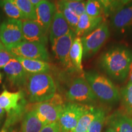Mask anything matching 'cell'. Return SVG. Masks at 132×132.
I'll list each match as a JSON object with an SVG mask.
<instances>
[{
    "instance_id": "5bb4252c",
    "label": "cell",
    "mask_w": 132,
    "mask_h": 132,
    "mask_svg": "<svg viewBox=\"0 0 132 132\" xmlns=\"http://www.w3.org/2000/svg\"><path fill=\"white\" fill-rule=\"evenodd\" d=\"M36 8L37 15L36 21L42 27L43 30L48 34L54 15L57 11L56 4L49 1L42 0Z\"/></svg>"
},
{
    "instance_id": "9c48e42d",
    "label": "cell",
    "mask_w": 132,
    "mask_h": 132,
    "mask_svg": "<svg viewBox=\"0 0 132 132\" xmlns=\"http://www.w3.org/2000/svg\"><path fill=\"white\" fill-rule=\"evenodd\" d=\"M65 97L70 102L81 104L93 103L97 100L85 77L74 80L66 92Z\"/></svg>"
},
{
    "instance_id": "52a82bcc",
    "label": "cell",
    "mask_w": 132,
    "mask_h": 132,
    "mask_svg": "<svg viewBox=\"0 0 132 132\" xmlns=\"http://www.w3.org/2000/svg\"><path fill=\"white\" fill-rule=\"evenodd\" d=\"M92 106L69 102L64 104L58 122L61 130L68 132L73 131L80 119Z\"/></svg>"
},
{
    "instance_id": "7c38bea8",
    "label": "cell",
    "mask_w": 132,
    "mask_h": 132,
    "mask_svg": "<svg viewBox=\"0 0 132 132\" xmlns=\"http://www.w3.org/2000/svg\"><path fill=\"white\" fill-rule=\"evenodd\" d=\"M110 24L119 34H124L132 28V1H126L110 15Z\"/></svg>"
},
{
    "instance_id": "603a6c76",
    "label": "cell",
    "mask_w": 132,
    "mask_h": 132,
    "mask_svg": "<svg viewBox=\"0 0 132 132\" xmlns=\"http://www.w3.org/2000/svg\"><path fill=\"white\" fill-rule=\"evenodd\" d=\"M97 109L91 106L80 119L73 132H87L90 123L94 119L97 113Z\"/></svg>"
},
{
    "instance_id": "f35d334b",
    "label": "cell",
    "mask_w": 132,
    "mask_h": 132,
    "mask_svg": "<svg viewBox=\"0 0 132 132\" xmlns=\"http://www.w3.org/2000/svg\"><path fill=\"white\" fill-rule=\"evenodd\" d=\"M4 45H3V44H2V43H1V42H0V50H1V48H2L4 47Z\"/></svg>"
},
{
    "instance_id": "cb8c5ba5",
    "label": "cell",
    "mask_w": 132,
    "mask_h": 132,
    "mask_svg": "<svg viewBox=\"0 0 132 132\" xmlns=\"http://www.w3.org/2000/svg\"><path fill=\"white\" fill-rule=\"evenodd\" d=\"M0 7L2 8L10 19L20 20L21 21L25 20L20 10L13 3L12 0L0 1Z\"/></svg>"
},
{
    "instance_id": "d6986e66",
    "label": "cell",
    "mask_w": 132,
    "mask_h": 132,
    "mask_svg": "<svg viewBox=\"0 0 132 132\" xmlns=\"http://www.w3.org/2000/svg\"><path fill=\"white\" fill-rule=\"evenodd\" d=\"M44 126L32 108L27 110L23 117L20 132H40Z\"/></svg>"
},
{
    "instance_id": "30bf717a",
    "label": "cell",
    "mask_w": 132,
    "mask_h": 132,
    "mask_svg": "<svg viewBox=\"0 0 132 132\" xmlns=\"http://www.w3.org/2000/svg\"><path fill=\"white\" fill-rule=\"evenodd\" d=\"M0 40L7 49L23 41L22 21L8 19L3 21L0 25Z\"/></svg>"
},
{
    "instance_id": "8d00e7d4",
    "label": "cell",
    "mask_w": 132,
    "mask_h": 132,
    "mask_svg": "<svg viewBox=\"0 0 132 132\" xmlns=\"http://www.w3.org/2000/svg\"><path fill=\"white\" fill-rule=\"evenodd\" d=\"M7 132H18V131H16V130H15V129H13L12 128H10V130H9V131H7Z\"/></svg>"
},
{
    "instance_id": "7402d4cb",
    "label": "cell",
    "mask_w": 132,
    "mask_h": 132,
    "mask_svg": "<svg viewBox=\"0 0 132 132\" xmlns=\"http://www.w3.org/2000/svg\"><path fill=\"white\" fill-rule=\"evenodd\" d=\"M23 15L25 20L36 21V8L31 4L30 0H12Z\"/></svg>"
},
{
    "instance_id": "1f68e13d",
    "label": "cell",
    "mask_w": 132,
    "mask_h": 132,
    "mask_svg": "<svg viewBox=\"0 0 132 132\" xmlns=\"http://www.w3.org/2000/svg\"><path fill=\"white\" fill-rule=\"evenodd\" d=\"M31 4H32L34 7H36L42 1V0H30Z\"/></svg>"
},
{
    "instance_id": "44dd1931",
    "label": "cell",
    "mask_w": 132,
    "mask_h": 132,
    "mask_svg": "<svg viewBox=\"0 0 132 132\" xmlns=\"http://www.w3.org/2000/svg\"><path fill=\"white\" fill-rule=\"evenodd\" d=\"M83 57V46L81 39L75 37L70 51L71 63L75 70L81 72L82 70V61Z\"/></svg>"
},
{
    "instance_id": "277c9868",
    "label": "cell",
    "mask_w": 132,
    "mask_h": 132,
    "mask_svg": "<svg viewBox=\"0 0 132 132\" xmlns=\"http://www.w3.org/2000/svg\"><path fill=\"white\" fill-rule=\"evenodd\" d=\"M0 106L7 113L4 125L7 129L22 119L27 111L26 102L21 90L11 92L4 90L0 94Z\"/></svg>"
},
{
    "instance_id": "836d02e7",
    "label": "cell",
    "mask_w": 132,
    "mask_h": 132,
    "mask_svg": "<svg viewBox=\"0 0 132 132\" xmlns=\"http://www.w3.org/2000/svg\"><path fill=\"white\" fill-rule=\"evenodd\" d=\"M105 132H117L116 130L114 129L113 127H110L108 128H107L106 131Z\"/></svg>"
},
{
    "instance_id": "3957f363",
    "label": "cell",
    "mask_w": 132,
    "mask_h": 132,
    "mask_svg": "<svg viewBox=\"0 0 132 132\" xmlns=\"http://www.w3.org/2000/svg\"><path fill=\"white\" fill-rule=\"evenodd\" d=\"M84 77L100 101L105 103L114 104L120 100V91L107 77L95 70L85 72Z\"/></svg>"
},
{
    "instance_id": "ffe728a7",
    "label": "cell",
    "mask_w": 132,
    "mask_h": 132,
    "mask_svg": "<svg viewBox=\"0 0 132 132\" xmlns=\"http://www.w3.org/2000/svg\"><path fill=\"white\" fill-rule=\"evenodd\" d=\"M110 123L117 132H132V118L127 114L115 113L110 118Z\"/></svg>"
},
{
    "instance_id": "8992f818",
    "label": "cell",
    "mask_w": 132,
    "mask_h": 132,
    "mask_svg": "<svg viewBox=\"0 0 132 132\" xmlns=\"http://www.w3.org/2000/svg\"><path fill=\"white\" fill-rule=\"evenodd\" d=\"M108 24L103 21L95 30L81 38L83 46V57L89 58L100 50L110 37Z\"/></svg>"
},
{
    "instance_id": "60d3db41",
    "label": "cell",
    "mask_w": 132,
    "mask_h": 132,
    "mask_svg": "<svg viewBox=\"0 0 132 132\" xmlns=\"http://www.w3.org/2000/svg\"><path fill=\"white\" fill-rule=\"evenodd\" d=\"M61 132H68V131H64V130H61Z\"/></svg>"
},
{
    "instance_id": "ab89813d",
    "label": "cell",
    "mask_w": 132,
    "mask_h": 132,
    "mask_svg": "<svg viewBox=\"0 0 132 132\" xmlns=\"http://www.w3.org/2000/svg\"><path fill=\"white\" fill-rule=\"evenodd\" d=\"M2 78H3L2 74H1V72H0V82H1V81H2Z\"/></svg>"
},
{
    "instance_id": "d4e9b609",
    "label": "cell",
    "mask_w": 132,
    "mask_h": 132,
    "mask_svg": "<svg viewBox=\"0 0 132 132\" xmlns=\"http://www.w3.org/2000/svg\"><path fill=\"white\" fill-rule=\"evenodd\" d=\"M120 94L127 114L132 118V83L128 82L127 85L120 90Z\"/></svg>"
},
{
    "instance_id": "ba28073f",
    "label": "cell",
    "mask_w": 132,
    "mask_h": 132,
    "mask_svg": "<svg viewBox=\"0 0 132 132\" xmlns=\"http://www.w3.org/2000/svg\"><path fill=\"white\" fill-rule=\"evenodd\" d=\"M8 51L15 57L36 59L47 62L49 54L45 45L23 40L13 46Z\"/></svg>"
},
{
    "instance_id": "d590c367",
    "label": "cell",
    "mask_w": 132,
    "mask_h": 132,
    "mask_svg": "<svg viewBox=\"0 0 132 132\" xmlns=\"http://www.w3.org/2000/svg\"><path fill=\"white\" fill-rule=\"evenodd\" d=\"M7 128H6V127H3V128H2V130L0 131V132H7Z\"/></svg>"
},
{
    "instance_id": "8fae6325",
    "label": "cell",
    "mask_w": 132,
    "mask_h": 132,
    "mask_svg": "<svg viewBox=\"0 0 132 132\" xmlns=\"http://www.w3.org/2000/svg\"><path fill=\"white\" fill-rule=\"evenodd\" d=\"M75 38L73 31L62 37L54 40L52 44V48L56 58L65 70H75L71 63L70 59V51L72 43Z\"/></svg>"
},
{
    "instance_id": "4fadbf2b",
    "label": "cell",
    "mask_w": 132,
    "mask_h": 132,
    "mask_svg": "<svg viewBox=\"0 0 132 132\" xmlns=\"http://www.w3.org/2000/svg\"><path fill=\"white\" fill-rule=\"evenodd\" d=\"M5 73L10 82L15 86H25L30 74L24 70L21 64L14 57L4 68Z\"/></svg>"
},
{
    "instance_id": "d6a6232c",
    "label": "cell",
    "mask_w": 132,
    "mask_h": 132,
    "mask_svg": "<svg viewBox=\"0 0 132 132\" xmlns=\"http://www.w3.org/2000/svg\"><path fill=\"white\" fill-rule=\"evenodd\" d=\"M5 111L3 109L1 108V106H0V120L2 119V118L4 117V115L5 114Z\"/></svg>"
},
{
    "instance_id": "9a60e30c",
    "label": "cell",
    "mask_w": 132,
    "mask_h": 132,
    "mask_svg": "<svg viewBox=\"0 0 132 132\" xmlns=\"http://www.w3.org/2000/svg\"><path fill=\"white\" fill-rule=\"evenodd\" d=\"M23 35L24 40L46 45L48 42L47 34L36 21L23 20Z\"/></svg>"
},
{
    "instance_id": "6da1fadb",
    "label": "cell",
    "mask_w": 132,
    "mask_h": 132,
    "mask_svg": "<svg viewBox=\"0 0 132 132\" xmlns=\"http://www.w3.org/2000/svg\"><path fill=\"white\" fill-rule=\"evenodd\" d=\"M132 61V51L123 46H116L102 54L100 65L110 78L123 81L128 76Z\"/></svg>"
},
{
    "instance_id": "484cf974",
    "label": "cell",
    "mask_w": 132,
    "mask_h": 132,
    "mask_svg": "<svg viewBox=\"0 0 132 132\" xmlns=\"http://www.w3.org/2000/svg\"><path fill=\"white\" fill-rule=\"evenodd\" d=\"M55 4L57 9L59 10L64 15L66 21H67L69 26H70L71 29L73 32H75L78 22L79 16L76 15L75 13L70 11V9H69L68 8L65 7L62 4H61L59 1L55 3Z\"/></svg>"
},
{
    "instance_id": "f1b7e54d",
    "label": "cell",
    "mask_w": 132,
    "mask_h": 132,
    "mask_svg": "<svg viewBox=\"0 0 132 132\" xmlns=\"http://www.w3.org/2000/svg\"><path fill=\"white\" fill-rule=\"evenodd\" d=\"M105 120V111L102 108H97L96 115L90 123L87 132H101Z\"/></svg>"
},
{
    "instance_id": "4dcf8cb0",
    "label": "cell",
    "mask_w": 132,
    "mask_h": 132,
    "mask_svg": "<svg viewBox=\"0 0 132 132\" xmlns=\"http://www.w3.org/2000/svg\"><path fill=\"white\" fill-rule=\"evenodd\" d=\"M61 128L58 122L48 123L42 128L40 132H61Z\"/></svg>"
},
{
    "instance_id": "7bdbcfd3",
    "label": "cell",
    "mask_w": 132,
    "mask_h": 132,
    "mask_svg": "<svg viewBox=\"0 0 132 132\" xmlns=\"http://www.w3.org/2000/svg\"><path fill=\"white\" fill-rule=\"evenodd\" d=\"M72 132H73V131H72Z\"/></svg>"
},
{
    "instance_id": "e575fe53",
    "label": "cell",
    "mask_w": 132,
    "mask_h": 132,
    "mask_svg": "<svg viewBox=\"0 0 132 132\" xmlns=\"http://www.w3.org/2000/svg\"><path fill=\"white\" fill-rule=\"evenodd\" d=\"M128 76H129V82L132 83V72H129V74H128Z\"/></svg>"
},
{
    "instance_id": "7a4b0ae2",
    "label": "cell",
    "mask_w": 132,
    "mask_h": 132,
    "mask_svg": "<svg viewBox=\"0 0 132 132\" xmlns=\"http://www.w3.org/2000/svg\"><path fill=\"white\" fill-rule=\"evenodd\" d=\"M25 87L28 101L34 104L48 100L56 92L55 82L48 73L29 75Z\"/></svg>"
},
{
    "instance_id": "ac0fdd59",
    "label": "cell",
    "mask_w": 132,
    "mask_h": 132,
    "mask_svg": "<svg viewBox=\"0 0 132 132\" xmlns=\"http://www.w3.org/2000/svg\"><path fill=\"white\" fill-rule=\"evenodd\" d=\"M16 60L21 64L24 70L30 75L39 73H48L50 65L48 62L36 59H30L15 57Z\"/></svg>"
},
{
    "instance_id": "4316f807",
    "label": "cell",
    "mask_w": 132,
    "mask_h": 132,
    "mask_svg": "<svg viewBox=\"0 0 132 132\" xmlns=\"http://www.w3.org/2000/svg\"><path fill=\"white\" fill-rule=\"evenodd\" d=\"M85 13L92 17L103 16L104 9L101 1L89 0L85 4Z\"/></svg>"
},
{
    "instance_id": "e0dca14e",
    "label": "cell",
    "mask_w": 132,
    "mask_h": 132,
    "mask_svg": "<svg viewBox=\"0 0 132 132\" xmlns=\"http://www.w3.org/2000/svg\"><path fill=\"white\" fill-rule=\"evenodd\" d=\"M103 21V16L92 17L86 13L79 16L77 28L75 31V37L81 38L95 30Z\"/></svg>"
},
{
    "instance_id": "2e32d148",
    "label": "cell",
    "mask_w": 132,
    "mask_h": 132,
    "mask_svg": "<svg viewBox=\"0 0 132 132\" xmlns=\"http://www.w3.org/2000/svg\"><path fill=\"white\" fill-rule=\"evenodd\" d=\"M72 31L59 10L57 9L49 29L50 42L52 44L54 40L66 35Z\"/></svg>"
},
{
    "instance_id": "74e56055",
    "label": "cell",
    "mask_w": 132,
    "mask_h": 132,
    "mask_svg": "<svg viewBox=\"0 0 132 132\" xmlns=\"http://www.w3.org/2000/svg\"><path fill=\"white\" fill-rule=\"evenodd\" d=\"M129 72H132V61L131 62V64H130V71Z\"/></svg>"
},
{
    "instance_id": "b9f144b4",
    "label": "cell",
    "mask_w": 132,
    "mask_h": 132,
    "mask_svg": "<svg viewBox=\"0 0 132 132\" xmlns=\"http://www.w3.org/2000/svg\"><path fill=\"white\" fill-rule=\"evenodd\" d=\"M0 121H1V120H0Z\"/></svg>"
},
{
    "instance_id": "5b68a950",
    "label": "cell",
    "mask_w": 132,
    "mask_h": 132,
    "mask_svg": "<svg viewBox=\"0 0 132 132\" xmlns=\"http://www.w3.org/2000/svg\"><path fill=\"white\" fill-rule=\"evenodd\" d=\"M64 104L62 97L56 93L48 100L34 104L32 109L35 111L41 122L46 125L48 123L58 122Z\"/></svg>"
},
{
    "instance_id": "f546056e",
    "label": "cell",
    "mask_w": 132,
    "mask_h": 132,
    "mask_svg": "<svg viewBox=\"0 0 132 132\" xmlns=\"http://www.w3.org/2000/svg\"><path fill=\"white\" fill-rule=\"evenodd\" d=\"M14 57L8 50L4 46L0 50V68L4 69L5 66Z\"/></svg>"
},
{
    "instance_id": "83f0119b",
    "label": "cell",
    "mask_w": 132,
    "mask_h": 132,
    "mask_svg": "<svg viewBox=\"0 0 132 132\" xmlns=\"http://www.w3.org/2000/svg\"><path fill=\"white\" fill-rule=\"evenodd\" d=\"M59 2L79 16L85 13L86 2L85 1L77 0H64L59 1Z\"/></svg>"
}]
</instances>
